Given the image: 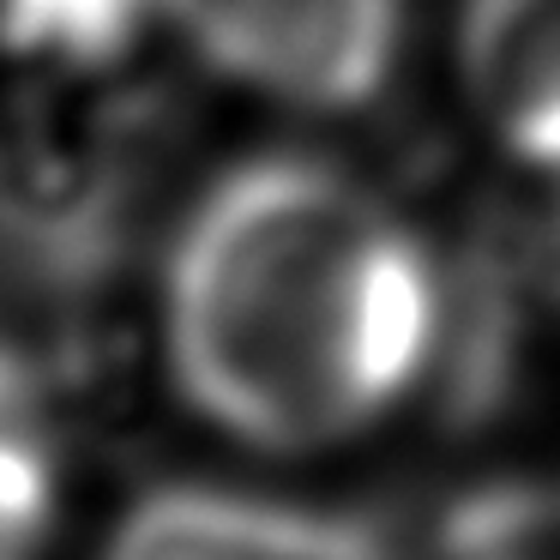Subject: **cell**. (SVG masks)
I'll return each mask as SVG.
<instances>
[{"instance_id": "cell-1", "label": "cell", "mask_w": 560, "mask_h": 560, "mask_svg": "<svg viewBox=\"0 0 560 560\" xmlns=\"http://www.w3.org/2000/svg\"><path fill=\"white\" fill-rule=\"evenodd\" d=\"M446 331L416 230L350 170L254 158L199 194L163 259V355L206 422L259 452L374 428Z\"/></svg>"}, {"instance_id": "cell-2", "label": "cell", "mask_w": 560, "mask_h": 560, "mask_svg": "<svg viewBox=\"0 0 560 560\" xmlns=\"http://www.w3.org/2000/svg\"><path fill=\"white\" fill-rule=\"evenodd\" d=\"M151 25L43 31L0 79V259L43 295H85L127 254L163 91Z\"/></svg>"}, {"instance_id": "cell-3", "label": "cell", "mask_w": 560, "mask_h": 560, "mask_svg": "<svg viewBox=\"0 0 560 560\" xmlns=\"http://www.w3.org/2000/svg\"><path fill=\"white\" fill-rule=\"evenodd\" d=\"M163 13L211 73L307 115L374 103L404 43V0H163Z\"/></svg>"}, {"instance_id": "cell-4", "label": "cell", "mask_w": 560, "mask_h": 560, "mask_svg": "<svg viewBox=\"0 0 560 560\" xmlns=\"http://www.w3.org/2000/svg\"><path fill=\"white\" fill-rule=\"evenodd\" d=\"M103 560H392L380 530L242 488H158L115 524Z\"/></svg>"}, {"instance_id": "cell-5", "label": "cell", "mask_w": 560, "mask_h": 560, "mask_svg": "<svg viewBox=\"0 0 560 560\" xmlns=\"http://www.w3.org/2000/svg\"><path fill=\"white\" fill-rule=\"evenodd\" d=\"M458 79L506 158L560 170V0H464Z\"/></svg>"}, {"instance_id": "cell-6", "label": "cell", "mask_w": 560, "mask_h": 560, "mask_svg": "<svg viewBox=\"0 0 560 560\" xmlns=\"http://www.w3.org/2000/svg\"><path fill=\"white\" fill-rule=\"evenodd\" d=\"M440 548H446V560H560V488H476L446 512Z\"/></svg>"}, {"instance_id": "cell-7", "label": "cell", "mask_w": 560, "mask_h": 560, "mask_svg": "<svg viewBox=\"0 0 560 560\" xmlns=\"http://www.w3.org/2000/svg\"><path fill=\"white\" fill-rule=\"evenodd\" d=\"M61 470L37 410L0 416V560H37L55 530Z\"/></svg>"}]
</instances>
